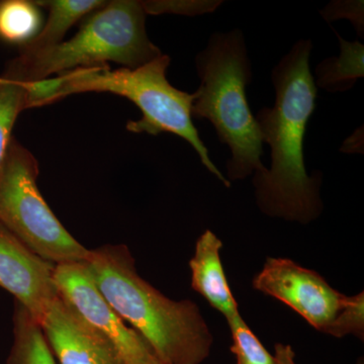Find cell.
<instances>
[{"instance_id": "obj_1", "label": "cell", "mask_w": 364, "mask_h": 364, "mask_svg": "<svg viewBox=\"0 0 364 364\" xmlns=\"http://www.w3.org/2000/svg\"><path fill=\"white\" fill-rule=\"evenodd\" d=\"M312 49V41L299 40L282 57L272 72L274 105L255 117L263 144L272 149L270 168L253 179L258 205L268 215L299 223L312 221L322 210L321 176H308L304 155L306 124L317 98Z\"/></svg>"}, {"instance_id": "obj_2", "label": "cell", "mask_w": 364, "mask_h": 364, "mask_svg": "<svg viewBox=\"0 0 364 364\" xmlns=\"http://www.w3.org/2000/svg\"><path fill=\"white\" fill-rule=\"evenodd\" d=\"M97 289L162 364H200L210 355L212 333L193 301H173L138 274L127 246L90 250L85 261Z\"/></svg>"}, {"instance_id": "obj_3", "label": "cell", "mask_w": 364, "mask_h": 364, "mask_svg": "<svg viewBox=\"0 0 364 364\" xmlns=\"http://www.w3.org/2000/svg\"><path fill=\"white\" fill-rule=\"evenodd\" d=\"M168 55L153 60L138 68L112 70L109 65L76 69L52 77L28 83L26 109L54 104L79 93H112L126 97L136 105L142 117L131 121L127 129L132 133L157 136L170 133L181 136L195 149L203 166L230 188L231 182L210 160L191 117L193 93L177 90L167 79Z\"/></svg>"}, {"instance_id": "obj_4", "label": "cell", "mask_w": 364, "mask_h": 364, "mask_svg": "<svg viewBox=\"0 0 364 364\" xmlns=\"http://www.w3.org/2000/svg\"><path fill=\"white\" fill-rule=\"evenodd\" d=\"M196 66L200 85L193 92L191 117L210 121L230 148L228 181L264 172L263 141L246 95L253 75L243 33L235 28L210 36Z\"/></svg>"}, {"instance_id": "obj_5", "label": "cell", "mask_w": 364, "mask_h": 364, "mask_svg": "<svg viewBox=\"0 0 364 364\" xmlns=\"http://www.w3.org/2000/svg\"><path fill=\"white\" fill-rule=\"evenodd\" d=\"M142 4L114 0L87 16L70 40L33 53H20L4 77L14 82H40L55 74L107 66L109 62L135 69L161 56L146 31Z\"/></svg>"}, {"instance_id": "obj_6", "label": "cell", "mask_w": 364, "mask_h": 364, "mask_svg": "<svg viewBox=\"0 0 364 364\" xmlns=\"http://www.w3.org/2000/svg\"><path fill=\"white\" fill-rule=\"evenodd\" d=\"M37 159L11 139L0 168V223L53 265L85 262L90 250L64 228L43 198Z\"/></svg>"}, {"instance_id": "obj_7", "label": "cell", "mask_w": 364, "mask_h": 364, "mask_svg": "<svg viewBox=\"0 0 364 364\" xmlns=\"http://www.w3.org/2000/svg\"><path fill=\"white\" fill-rule=\"evenodd\" d=\"M54 279L60 298L114 347L124 364H162L102 296L85 262L57 265Z\"/></svg>"}, {"instance_id": "obj_8", "label": "cell", "mask_w": 364, "mask_h": 364, "mask_svg": "<svg viewBox=\"0 0 364 364\" xmlns=\"http://www.w3.org/2000/svg\"><path fill=\"white\" fill-rule=\"evenodd\" d=\"M253 287L291 306L315 329L324 333L347 299L318 273L284 258H267L264 267L254 279Z\"/></svg>"}, {"instance_id": "obj_9", "label": "cell", "mask_w": 364, "mask_h": 364, "mask_svg": "<svg viewBox=\"0 0 364 364\" xmlns=\"http://www.w3.org/2000/svg\"><path fill=\"white\" fill-rule=\"evenodd\" d=\"M55 267L0 223V287L13 294L16 303L39 323L59 296Z\"/></svg>"}, {"instance_id": "obj_10", "label": "cell", "mask_w": 364, "mask_h": 364, "mask_svg": "<svg viewBox=\"0 0 364 364\" xmlns=\"http://www.w3.org/2000/svg\"><path fill=\"white\" fill-rule=\"evenodd\" d=\"M40 325L60 364H124L114 347L59 296L52 301Z\"/></svg>"}, {"instance_id": "obj_11", "label": "cell", "mask_w": 364, "mask_h": 364, "mask_svg": "<svg viewBox=\"0 0 364 364\" xmlns=\"http://www.w3.org/2000/svg\"><path fill=\"white\" fill-rule=\"evenodd\" d=\"M222 247V241L207 230L196 242V253L189 261V267L193 289L229 320L238 315L239 310L223 268L220 257Z\"/></svg>"}, {"instance_id": "obj_12", "label": "cell", "mask_w": 364, "mask_h": 364, "mask_svg": "<svg viewBox=\"0 0 364 364\" xmlns=\"http://www.w3.org/2000/svg\"><path fill=\"white\" fill-rule=\"evenodd\" d=\"M37 6L49 11L40 32L30 42L20 47V53H33L49 49L63 42L66 33L86 16L105 6L102 0H43Z\"/></svg>"}, {"instance_id": "obj_13", "label": "cell", "mask_w": 364, "mask_h": 364, "mask_svg": "<svg viewBox=\"0 0 364 364\" xmlns=\"http://www.w3.org/2000/svg\"><path fill=\"white\" fill-rule=\"evenodd\" d=\"M340 42V55L325 59L316 68L315 85L331 93L351 90L364 76V46L358 41L348 42L336 33Z\"/></svg>"}, {"instance_id": "obj_14", "label": "cell", "mask_w": 364, "mask_h": 364, "mask_svg": "<svg viewBox=\"0 0 364 364\" xmlns=\"http://www.w3.org/2000/svg\"><path fill=\"white\" fill-rule=\"evenodd\" d=\"M7 364H56L40 323L18 303L14 315V344Z\"/></svg>"}, {"instance_id": "obj_15", "label": "cell", "mask_w": 364, "mask_h": 364, "mask_svg": "<svg viewBox=\"0 0 364 364\" xmlns=\"http://www.w3.org/2000/svg\"><path fill=\"white\" fill-rule=\"evenodd\" d=\"M39 6L28 0H0V40L23 46L40 32Z\"/></svg>"}, {"instance_id": "obj_16", "label": "cell", "mask_w": 364, "mask_h": 364, "mask_svg": "<svg viewBox=\"0 0 364 364\" xmlns=\"http://www.w3.org/2000/svg\"><path fill=\"white\" fill-rule=\"evenodd\" d=\"M6 79L0 83V168L13 139L14 124L18 114L26 109L28 102L26 85Z\"/></svg>"}, {"instance_id": "obj_17", "label": "cell", "mask_w": 364, "mask_h": 364, "mask_svg": "<svg viewBox=\"0 0 364 364\" xmlns=\"http://www.w3.org/2000/svg\"><path fill=\"white\" fill-rule=\"evenodd\" d=\"M227 321L233 339L230 350L236 355L237 364H277L274 356L261 344L240 314Z\"/></svg>"}, {"instance_id": "obj_18", "label": "cell", "mask_w": 364, "mask_h": 364, "mask_svg": "<svg viewBox=\"0 0 364 364\" xmlns=\"http://www.w3.org/2000/svg\"><path fill=\"white\" fill-rule=\"evenodd\" d=\"M364 298L363 293L354 296H347L346 303L340 311L334 322L326 334L341 338L353 334L363 338L364 332Z\"/></svg>"}, {"instance_id": "obj_19", "label": "cell", "mask_w": 364, "mask_h": 364, "mask_svg": "<svg viewBox=\"0 0 364 364\" xmlns=\"http://www.w3.org/2000/svg\"><path fill=\"white\" fill-rule=\"evenodd\" d=\"M146 14H179V16H195L200 14L214 13L223 1H198V0H148L141 1Z\"/></svg>"}, {"instance_id": "obj_20", "label": "cell", "mask_w": 364, "mask_h": 364, "mask_svg": "<svg viewBox=\"0 0 364 364\" xmlns=\"http://www.w3.org/2000/svg\"><path fill=\"white\" fill-rule=\"evenodd\" d=\"M323 18L328 23L339 18H347L351 21L356 32L363 37V1H332L321 11Z\"/></svg>"}, {"instance_id": "obj_21", "label": "cell", "mask_w": 364, "mask_h": 364, "mask_svg": "<svg viewBox=\"0 0 364 364\" xmlns=\"http://www.w3.org/2000/svg\"><path fill=\"white\" fill-rule=\"evenodd\" d=\"M294 352L289 345H275L274 358L277 364H296Z\"/></svg>"}, {"instance_id": "obj_22", "label": "cell", "mask_w": 364, "mask_h": 364, "mask_svg": "<svg viewBox=\"0 0 364 364\" xmlns=\"http://www.w3.org/2000/svg\"><path fill=\"white\" fill-rule=\"evenodd\" d=\"M341 151L347 153L360 152V135L353 134L348 140L345 141Z\"/></svg>"}, {"instance_id": "obj_23", "label": "cell", "mask_w": 364, "mask_h": 364, "mask_svg": "<svg viewBox=\"0 0 364 364\" xmlns=\"http://www.w3.org/2000/svg\"><path fill=\"white\" fill-rule=\"evenodd\" d=\"M6 79L4 77V76H0V83L4 82V81H6Z\"/></svg>"}]
</instances>
